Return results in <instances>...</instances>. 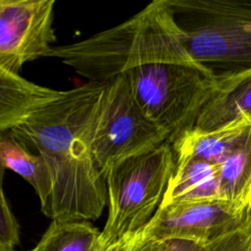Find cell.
<instances>
[{
    "label": "cell",
    "instance_id": "cell-1",
    "mask_svg": "<svg viewBox=\"0 0 251 251\" xmlns=\"http://www.w3.org/2000/svg\"><path fill=\"white\" fill-rule=\"evenodd\" d=\"M107 82L88 81L66 90L11 129L25 149L41 156L48 166L52 193L41 212L52 221L97 220L107 205L106 181L90 150Z\"/></svg>",
    "mask_w": 251,
    "mask_h": 251
},
{
    "label": "cell",
    "instance_id": "cell-2",
    "mask_svg": "<svg viewBox=\"0 0 251 251\" xmlns=\"http://www.w3.org/2000/svg\"><path fill=\"white\" fill-rule=\"evenodd\" d=\"M46 57L60 59L88 81L107 82L149 64L195 62L167 0H154L127 21L86 39L53 46Z\"/></svg>",
    "mask_w": 251,
    "mask_h": 251
},
{
    "label": "cell",
    "instance_id": "cell-3",
    "mask_svg": "<svg viewBox=\"0 0 251 251\" xmlns=\"http://www.w3.org/2000/svg\"><path fill=\"white\" fill-rule=\"evenodd\" d=\"M123 75L144 116L167 133L170 144L196 126L217 83L215 72L201 64H149Z\"/></svg>",
    "mask_w": 251,
    "mask_h": 251
},
{
    "label": "cell",
    "instance_id": "cell-4",
    "mask_svg": "<svg viewBox=\"0 0 251 251\" xmlns=\"http://www.w3.org/2000/svg\"><path fill=\"white\" fill-rule=\"evenodd\" d=\"M197 63L230 73L251 68V0H167ZM219 75V74H218Z\"/></svg>",
    "mask_w": 251,
    "mask_h": 251
},
{
    "label": "cell",
    "instance_id": "cell-5",
    "mask_svg": "<svg viewBox=\"0 0 251 251\" xmlns=\"http://www.w3.org/2000/svg\"><path fill=\"white\" fill-rule=\"evenodd\" d=\"M176 158L169 142L113 166L105 175L108 217L100 234L102 248L139 232L160 207Z\"/></svg>",
    "mask_w": 251,
    "mask_h": 251
},
{
    "label": "cell",
    "instance_id": "cell-6",
    "mask_svg": "<svg viewBox=\"0 0 251 251\" xmlns=\"http://www.w3.org/2000/svg\"><path fill=\"white\" fill-rule=\"evenodd\" d=\"M167 140V133L138 107L126 75L107 82L90 142L94 164L103 177L116 164Z\"/></svg>",
    "mask_w": 251,
    "mask_h": 251
},
{
    "label": "cell",
    "instance_id": "cell-7",
    "mask_svg": "<svg viewBox=\"0 0 251 251\" xmlns=\"http://www.w3.org/2000/svg\"><path fill=\"white\" fill-rule=\"evenodd\" d=\"M55 0H0V68L20 73L29 61L46 57L56 41Z\"/></svg>",
    "mask_w": 251,
    "mask_h": 251
},
{
    "label": "cell",
    "instance_id": "cell-8",
    "mask_svg": "<svg viewBox=\"0 0 251 251\" xmlns=\"http://www.w3.org/2000/svg\"><path fill=\"white\" fill-rule=\"evenodd\" d=\"M248 212L226 201L178 202L160 205L141 234L157 240H183L210 246L235 230Z\"/></svg>",
    "mask_w": 251,
    "mask_h": 251
},
{
    "label": "cell",
    "instance_id": "cell-9",
    "mask_svg": "<svg viewBox=\"0 0 251 251\" xmlns=\"http://www.w3.org/2000/svg\"><path fill=\"white\" fill-rule=\"evenodd\" d=\"M242 118L251 119V68L217 75L215 89L195 126L210 131Z\"/></svg>",
    "mask_w": 251,
    "mask_h": 251
},
{
    "label": "cell",
    "instance_id": "cell-10",
    "mask_svg": "<svg viewBox=\"0 0 251 251\" xmlns=\"http://www.w3.org/2000/svg\"><path fill=\"white\" fill-rule=\"evenodd\" d=\"M251 127V119L242 118L220 128L205 131L194 126L171 145L176 160L197 159L221 165Z\"/></svg>",
    "mask_w": 251,
    "mask_h": 251
},
{
    "label": "cell",
    "instance_id": "cell-11",
    "mask_svg": "<svg viewBox=\"0 0 251 251\" xmlns=\"http://www.w3.org/2000/svg\"><path fill=\"white\" fill-rule=\"evenodd\" d=\"M63 94L0 68V131L11 130Z\"/></svg>",
    "mask_w": 251,
    "mask_h": 251
},
{
    "label": "cell",
    "instance_id": "cell-12",
    "mask_svg": "<svg viewBox=\"0 0 251 251\" xmlns=\"http://www.w3.org/2000/svg\"><path fill=\"white\" fill-rule=\"evenodd\" d=\"M218 200H222L219 165L190 158L176 160L161 205Z\"/></svg>",
    "mask_w": 251,
    "mask_h": 251
},
{
    "label": "cell",
    "instance_id": "cell-13",
    "mask_svg": "<svg viewBox=\"0 0 251 251\" xmlns=\"http://www.w3.org/2000/svg\"><path fill=\"white\" fill-rule=\"evenodd\" d=\"M0 160L2 171L12 170L33 187L44 208L52 193V178L44 159L25 149L11 130H5L0 131Z\"/></svg>",
    "mask_w": 251,
    "mask_h": 251
},
{
    "label": "cell",
    "instance_id": "cell-14",
    "mask_svg": "<svg viewBox=\"0 0 251 251\" xmlns=\"http://www.w3.org/2000/svg\"><path fill=\"white\" fill-rule=\"evenodd\" d=\"M220 167V192L242 212L251 210V127Z\"/></svg>",
    "mask_w": 251,
    "mask_h": 251
},
{
    "label": "cell",
    "instance_id": "cell-15",
    "mask_svg": "<svg viewBox=\"0 0 251 251\" xmlns=\"http://www.w3.org/2000/svg\"><path fill=\"white\" fill-rule=\"evenodd\" d=\"M100 234L89 222L52 221L33 251H102Z\"/></svg>",
    "mask_w": 251,
    "mask_h": 251
},
{
    "label": "cell",
    "instance_id": "cell-16",
    "mask_svg": "<svg viewBox=\"0 0 251 251\" xmlns=\"http://www.w3.org/2000/svg\"><path fill=\"white\" fill-rule=\"evenodd\" d=\"M20 243V225L12 212L3 188L0 194V251H14Z\"/></svg>",
    "mask_w": 251,
    "mask_h": 251
},
{
    "label": "cell",
    "instance_id": "cell-17",
    "mask_svg": "<svg viewBox=\"0 0 251 251\" xmlns=\"http://www.w3.org/2000/svg\"><path fill=\"white\" fill-rule=\"evenodd\" d=\"M251 245V210L243 223L204 251H249Z\"/></svg>",
    "mask_w": 251,
    "mask_h": 251
},
{
    "label": "cell",
    "instance_id": "cell-18",
    "mask_svg": "<svg viewBox=\"0 0 251 251\" xmlns=\"http://www.w3.org/2000/svg\"><path fill=\"white\" fill-rule=\"evenodd\" d=\"M130 251H174V240H157L145 237L139 231Z\"/></svg>",
    "mask_w": 251,
    "mask_h": 251
},
{
    "label": "cell",
    "instance_id": "cell-19",
    "mask_svg": "<svg viewBox=\"0 0 251 251\" xmlns=\"http://www.w3.org/2000/svg\"><path fill=\"white\" fill-rule=\"evenodd\" d=\"M137 233L128 235V236L123 238L122 240H120L114 244H111L106 248H103L102 251H130L134 244V241L136 239Z\"/></svg>",
    "mask_w": 251,
    "mask_h": 251
},
{
    "label": "cell",
    "instance_id": "cell-20",
    "mask_svg": "<svg viewBox=\"0 0 251 251\" xmlns=\"http://www.w3.org/2000/svg\"><path fill=\"white\" fill-rule=\"evenodd\" d=\"M207 247L189 241L174 240V251H204Z\"/></svg>",
    "mask_w": 251,
    "mask_h": 251
},
{
    "label": "cell",
    "instance_id": "cell-21",
    "mask_svg": "<svg viewBox=\"0 0 251 251\" xmlns=\"http://www.w3.org/2000/svg\"><path fill=\"white\" fill-rule=\"evenodd\" d=\"M14 251H17V250H14ZM29 251H33V249H32V250H29Z\"/></svg>",
    "mask_w": 251,
    "mask_h": 251
},
{
    "label": "cell",
    "instance_id": "cell-22",
    "mask_svg": "<svg viewBox=\"0 0 251 251\" xmlns=\"http://www.w3.org/2000/svg\"><path fill=\"white\" fill-rule=\"evenodd\" d=\"M249 251H251V245H250V249H249Z\"/></svg>",
    "mask_w": 251,
    "mask_h": 251
}]
</instances>
